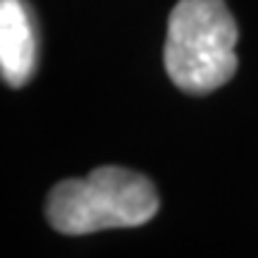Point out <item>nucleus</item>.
Masks as SVG:
<instances>
[{"mask_svg": "<svg viewBox=\"0 0 258 258\" xmlns=\"http://www.w3.org/2000/svg\"><path fill=\"white\" fill-rule=\"evenodd\" d=\"M239 29L225 0H179L167 19L165 70L191 96L220 89L237 72Z\"/></svg>", "mask_w": 258, "mask_h": 258, "instance_id": "f03ea898", "label": "nucleus"}, {"mask_svg": "<svg viewBox=\"0 0 258 258\" xmlns=\"http://www.w3.org/2000/svg\"><path fill=\"white\" fill-rule=\"evenodd\" d=\"M160 208L153 182L117 165L96 167L82 179L57 182L46 199V218L60 234L79 237L146 225Z\"/></svg>", "mask_w": 258, "mask_h": 258, "instance_id": "f257e3e1", "label": "nucleus"}, {"mask_svg": "<svg viewBox=\"0 0 258 258\" xmlns=\"http://www.w3.org/2000/svg\"><path fill=\"white\" fill-rule=\"evenodd\" d=\"M36 70V29L24 0H0V72L19 89Z\"/></svg>", "mask_w": 258, "mask_h": 258, "instance_id": "7ed1b4c3", "label": "nucleus"}]
</instances>
